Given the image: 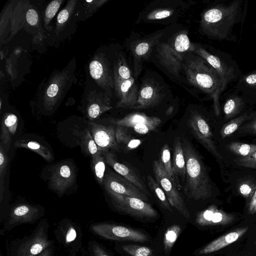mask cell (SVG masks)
Listing matches in <instances>:
<instances>
[{
	"instance_id": "obj_1",
	"label": "cell",
	"mask_w": 256,
	"mask_h": 256,
	"mask_svg": "<svg viewBox=\"0 0 256 256\" xmlns=\"http://www.w3.org/2000/svg\"><path fill=\"white\" fill-rule=\"evenodd\" d=\"M243 0L222 1L214 4L204 11L200 20L201 32L208 37L220 41L235 42L234 26L244 22L247 4Z\"/></svg>"
},
{
	"instance_id": "obj_2",
	"label": "cell",
	"mask_w": 256,
	"mask_h": 256,
	"mask_svg": "<svg viewBox=\"0 0 256 256\" xmlns=\"http://www.w3.org/2000/svg\"><path fill=\"white\" fill-rule=\"evenodd\" d=\"M188 82L210 96L215 114H220V100L222 93V83L216 70L198 55L188 57L183 64Z\"/></svg>"
},
{
	"instance_id": "obj_3",
	"label": "cell",
	"mask_w": 256,
	"mask_h": 256,
	"mask_svg": "<svg viewBox=\"0 0 256 256\" xmlns=\"http://www.w3.org/2000/svg\"><path fill=\"white\" fill-rule=\"evenodd\" d=\"M186 166V182L184 190L189 198L205 200L212 194L208 175L202 162L190 142L182 138Z\"/></svg>"
},
{
	"instance_id": "obj_4",
	"label": "cell",
	"mask_w": 256,
	"mask_h": 256,
	"mask_svg": "<svg viewBox=\"0 0 256 256\" xmlns=\"http://www.w3.org/2000/svg\"><path fill=\"white\" fill-rule=\"evenodd\" d=\"M190 44L186 31L176 34L168 42L159 43L156 53L160 63L170 72L178 76L187 53L190 52Z\"/></svg>"
},
{
	"instance_id": "obj_5",
	"label": "cell",
	"mask_w": 256,
	"mask_h": 256,
	"mask_svg": "<svg viewBox=\"0 0 256 256\" xmlns=\"http://www.w3.org/2000/svg\"><path fill=\"white\" fill-rule=\"evenodd\" d=\"M49 228L48 220L41 219L30 234L12 242L10 256H38L46 249L54 246V241L49 238Z\"/></svg>"
},
{
	"instance_id": "obj_6",
	"label": "cell",
	"mask_w": 256,
	"mask_h": 256,
	"mask_svg": "<svg viewBox=\"0 0 256 256\" xmlns=\"http://www.w3.org/2000/svg\"><path fill=\"white\" fill-rule=\"evenodd\" d=\"M190 52L203 58L216 70L221 81L222 92L230 82L238 80L242 74L236 62L224 52L208 51L200 44L193 43L190 44Z\"/></svg>"
},
{
	"instance_id": "obj_7",
	"label": "cell",
	"mask_w": 256,
	"mask_h": 256,
	"mask_svg": "<svg viewBox=\"0 0 256 256\" xmlns=\"http://www.w3.org/2000/svg\"><path fill=\"white\" fill-rule=\"evenodd\" d=\"M75 64L71 61L62 70L56 72L51 76L40 94L44 108L51 110L60 102L76 80L74 70Z\"/></svg>"
},
{
	"instance_id": "obj_8",
	"label": "cell",
	"mask_w": 256,
	"mask_h": 256,
	"mask_svg": "<svg viewBox=\"0 0 256 256\" xmlns=\"http://www.w3.org/2000/svg\"><path fill=\"white\" fill-rule=\"evenodd\" d=\"M54 233L58 244L70 256H77L82 248V232L78 224L63 219L56 224Z\"/></svg>"
},
{
	"instance_id": "obj_9",
	"label": "cell",
	"mask_w": 256,
	"mask_h": 256,
	"mask_svg": "<svg viewBox=\"0 0 256 256\" xmlns=\"http://www.w3.org/2000/svg\"><path fill=\"white\" fill-rule=\"evenodd\" d=\"M90 230L101 238L112 240L144 242L148 237L144 232L109 222H95Z\"/></svg>"
},
{
	"instance_id": "obj_10",
	"label": "cell",
	"mask_w": 256,
	"mask_h": 256,
	"mask_svg": "<svg viewBox=\"0 0 256 256\" xmlns=\"http://www.w3.org/2000/svg\"><path fill=\"white\" fill-rule=\"evenodd\" d=\"M114 207L118 210L140 218H156L158 214L148 203L141 199L106 192Z\"/></svg>"
},
{
	"instance_id": "obj_11",
	"label": "cell",
	"mask_w": 256,
	"mask_h": 256,
	"mask_svg": "<svg viewBox=\"0 0 256 256\" xmlns=\"http://www.w3.org/2000/svg\"><path fill=\"white\" fill-rule=\"evenodd\" d=\"M152 168L156 181L164 191L171 206L185 218H190V213L176 184L168 176L159 160L153 162Z\"/></svg>"
},
{
	"instance_id": "obj_12",
	"label": "cell",
	"mask_w": 256,
	"mask_h": 256,
	"mask_svg": "<svg viewBox=\"0 0 256 256\" xmlns=\"http://www.w3.org/2000/svg\"><path fill=\"white\" fill-rule=\"evenodd\" d=\"M256 228V224L244 220L230 232L213 240L198 252L200 255H205L220 250L240 240H247Z\"/></svg>"
},
{
	"instance_id": "obj_13",
	"label": "cell",
	"mask_w": 256,
	"mask_h": 256,
	"mask_svg": "<svg viewBox=\"0 0 256 256\" xmlns=\"http://www.w3.org/2000/svg\"><path fill=\"white\" fill-rule=\"evenodd\" d=\"M44 214L41 206L28 204H20L12 207L4 222L3 230H10L24 224H32Z\"/></svg>"
},
{
	"instance_id": "obj_14",
	"label": "cell",
	"mask_w": 256,
	"mask_h": 256,
	"mask_svg": "<svg viewBox=\"0 0 256 256\" xmlns=\"http://www.w3.org/2000/svg\"><path fill=\"white\" fill-rule=\"evenodd\" d=\"M239 220L238 216L218 209L215 205H211L199 212L196 220L200 226H215L222 230L236 224Z\"/></svg>"
},
{
	"instance_id": "obj_15",
	"label": "cell",
	"mask_w": 256,
	"mask_h": 256,
	"mask_svg": "<svg viewBox=\"0 0 256 256\" xmlns=\"http://www.w3.org/2000/svg\"><path fill=\"white\" fill-rule=\"evenodd\" d=\"M103 185L106 192L136 198L146 202L148 200L147 195L132 182L113 172L105 174Z\"/></svg>"
},
{
	"instance_id": "obj_16",
	"label": "cell",
	"mask_w": 256,
	"mask_h": 256,
	"mask_svg": "<svg viewBox=\"0 0 256 256\" xmlns=\"http://www.w3.org/2000/svg\"><path fill=\"white\" fill-rule=\"evenodd\" d=\"M114 88L118 98L116 107L132 108L138 96V88L133 76L121 78L114 76Z\"/></svg>"
},
{
	"instance_id": "obj_17",
	"label": "cell",
	"mask_w": 256,
	"mask_h": 256,
	"mask_svg": "<svg viewBox=\"0 0 256 256\" xmlns=\"http://www.w3.org/2000/svg\"><path fill=\"white\" fill-rule=\"evenodd\" d=\"M89 71L94 82L104 90L114 88L113 72L110 69L108 62L103 53L96 54L89 65Z\"/></svg>"
},
{
	"instance_id": "obj_18",
	"label": "cell",
	"mask_w": 256,
	"mask_h": 256,
	"mask_svg": "<svg viewBox=\"0 0 256 256\" xmlns=\"http://www.w3.org/2000/svg\"><path fill=\"white\" fill-rule=\"evenodd\" d=\"M162 34L158 33L146 38L137 40L132 44L130 50L136 77L140 74L144 62L150 56L154 47L159 44Z\"/></svg>"
},
{
	"instance_id": "obj_19",
	"label": "cell",
	"mask_w": 256,
	"mask_h": 256,
	"mask_svg": "<svg viewBox=\"0 0 256 256\" xmlns=\"http://www.w3.org/2000/svg\"><path fill=\"white\" fill-rule=\"evenodd\" d=\"M188 124L199 142L215 157L222 159L213 140L210 126L204 118L198 114H194L190 116Z\"/></svg>"
},
{
	"instance_id": "obj_20",
	"label": "cell",
	"mask_w": 256,
	"mask_h": 256,
	"mask_svg": "<svg viewBox=\"0 0 256 256\" xmlns=\"http://www.w3.org/2000/svg\"><path fill=\"white\" fill-rule=\"evenodd\" d=\"M89 124L92 136L100 150L107 152L109 149H119L116 138V128L114 125L105 126L92 122Z\"/></svg>"
},
{
	"instance_id": "obj_21",
	"label": "cell",
	"mask_w": 256,
	"mask_h": 256,
	"mask_svg": "<svg viewBox=\"0 0 256 256\" xmlns=\"http://www.w3.org/2000/svg\"><path fill=\"white\" fill-rule=\"evenodd\" d=\"M75 180L76 172L73 166L63 162L53 171L50 178V186L60 196L72 186Z\"/></svg>"
},
{
	"instance_id": "obj_22",
	"label": "cell",
	"mask_w": 256,
	"mask_h": 256,
	"mask_svg": "<svg viewBox=\"0 0 256 256\" xmlns=\"http://www.w3.org/2000/svg\"><path fill=\"white\" fill-rule=\"evenodd\" d=\"M162 93L160 88L152 80L144 81L138 90L136 104L133 109L142 110L153 106L161 100Z\"/></svg>"
},
{
	"instance_id": "obj_23",
	"label": "cell",
	"mask_w": 256,
	"mask_h": 256,
	"mask_svg": "<svg viewBox=\"0 0 256 256\" xmlns=\"http://www.w3.org/2000/svg\"><path fill=\"white\" fill-rule=\"evenodd\" d=\"M87 94L86 112L90 120L98 118L102 114L111 109L110 98L108 94L95 90Z\"/></svg>"
},
{
	"instance_id": "obj_24",
	"label": "cell",
	"mask_w": 256,
	"mask_h": 256,
	"mask_svg": "<svg viewBox=\"0 0 256 256\" xmlns=\"http://www.w3.org/2000/svg\"><path fill=\"white\" fill-rule=\"evenodd\" d=\"M103 154L106 162L112 167L118 174L130 181L146 195L149 194L144 181L134 170L117 161L112 153L103 152Z\"/></svg>"
},
{
	"instance_id": "obj_25",
	"label": "cell",
	"mask_w": 256,
	"mask_h": 256,
	"mask_svg": "<svg viewBox=\"0 0 256 256\" xmlns=\"http://www.w3.org/2000/svg\"><path fill=\"white\" fill-rule=\"evenodd\" d=\"M234 90L240 94L247 104L256 102V69L242 74Z\"/></svg>"
},
{
	"instance_id": "obj_26",
	"label": "cell",
	"mask_w": 256,
	"mask_h": 256,
	"mask_svg": "<svg viewBox=\"0 0 256 256\" xmlns=\"http://www.w3.org/2000/svg\"><path fill=\"white\" fill-rule=\"evenodd\" d=\"M172 166L177 183V186L181 188L178 178L184 182L186 176V160L182 142L179 137L176 138L174 142V151Z\"/></svg>"
},
{
	"instance_id": "obj_27",
	"label": "cell",
	"mask_w": 256,
	"mask_h": 256,
	"mask_svg": "<svg viewBox=\"0 0 256 256\" xmlns=\"http://www.w3.org/2000/svg\"><path fill=\"white\" fill-rule=\"evenodd\" d=\"M18 124V119L14 114L6 113L2 119L0 143L6 152L10 147L12 136L15 134Z\"/></svg>"
},
{
	"instance_id": "obj_28",
	"label": "cell",
	"mask_w": 256,
	"mask_h": 256,
	"mask_svg": "<svg viewBox=\"0 0 256 256\" xmlns=\"http://www.w3.org/2000/svg\"><path fill=\"white\" fill-rule=\"evenodd\" d=\"M112 122L117 126L133 128L140 124L160 123L161 120L159 118L148 116L144 113L133 112L122 118L113 120Z\"/></svg>"
},
{
	"instance_id": "obj_29",
	"label": "cell",
	"mask_w": 256,
	"mask_h": 256,
	"mask_svg": "<svg viewBox=\"0 0 256 256\" xmlns=\"http://www.w3.org/2000/svg\"><path fill=\"white\" fill-rule=\"evenodd\" d=\"M247 103L242 96L234 90L228 94L223 106L226 118H232L242 111Z\"/></svg>"
},
{
	"instance_id": "obj_30",
	"label": "cell",
	"mask_w": 256,
	"mask_h": 256,
	"mask_svg": "<svg viewBox=\"0 0 256 256\" xmlns=\"http://www.w3.org/2000/svg\"><path fill=\"white\" fill-rule=\"evenodd\" d=\"M77 2L78 0L68 1L66 7L58 14L55 30L56 36L63 33L65 28H68V23L76 18L75 10Z\"/></svg>"
},
{
	"instance_id": "obj_31",
	"label": "cell",
	"mask_w": 256,
	"mask_h": 256,
	"mask_svg": "<svg viewBox=\"0 0 256 256\" xmlns=\"http://www.w3.org/2000/svg\"><path fill=\"white\" fill-rule=\"evenodd\" d=\"M14 146L32 150L47 161L50 162L54 160L53 155L49 150L37 142L28 140H20L16 141Z\"/></svg>"
},
{
	"instance_id": "obj_32",
	"label": "cell",
	"mask_w": 256,
	"mask_h": 256,
	"mask_svg": "<svg viewBox=\"0 0 256 256\" xmlns=\"http://www.w3.org/2000/svg\"><path fill=\"white\" fill-rule=\"evenodd\" d=\"M106 160L103 152L100 151L92 156V168L97 182L100 184H103L105 176Z\"/></svg>"
},
{
	"instance_id": "obj_33",
	"label": "cell",
	"mask_w": 256,
	"mask_h": 256,
	"mask_svg": "<svg viewBox=\"0 0 256 256\" xmlns=\"http://www.w3.org/2000/svg\"><path fill=\"white\" fill-rule=\"evenodd\" d=\"M107 0H86L80 2L81 3L80 7L81 9L76 8L75 12L76 14H78L82 12L84 10V12L82 14L78 15L77 17H78L79 19L84 20L86 18L90 16L93 14L98 8H100L102 5H103Z\"/></svg>"
},
{
	"instance_id": "obj_34",
	"label": "cell",
	"mask_w": 256,
	"mask_h": 256,
	"mask_svg": "<svg viewBox=\"0 0 256 256\" xmlns=\"http://www.w3.org/2000/svg\"><path fill=\"white\" fill-rule=\"evenodd\" d=\"M159 160L168 176L177 186L171 162L170 149L167 144H165L160 150Z\"/></svg>"
},
{
	"instance_id": "obj_35",
	"label": "cell",
	"mask_w": 256,
	"mask_h": 256,
	"mask_svg": "<svg viewBox=\"0 0 256 256\" xmlns=\"http://www.w3.org/2000/svg\"><path fill=\"white\" fill-rule=\"evenodd\" d=\"M147 180L149 187L156 196L162 206L169 210H172V206L168 200L164 191L160 186L150 175L148 176Z\"/></svg>"
},
{
	"instance_id": "obj_36",
	"label": "cell",
	"mask_w": 256,
	"mask_h": 256,
	"mask_svg": "<svg viewBox=\"0 0 256 256\" xmlns=\"http://www.w3.org/2000/svg\"><path fill=\"white\" fill-rule=\"evenodd\" d=\"M81 145L84 152L91 157L99 152L100 150L88 130L84 132L81 137Z\"/></svg>"
},
{
	"instance_id": "obj_37",
	"label": "cell",
	"mask_w": 256,
	"mask_h": 256,
	"mask_svg": "<svg viewBox=\"0 0 256 256\" xmlns=\"http://www.w3.org/2000/svg\"><path fill=\"white\" fill-rule=\"evenodd\" d=\"M8 157L2 144H0V204H2L4 192V181L8 164Z\"/></svg>"
},
{
	"instance_id": "obj_38",
	"label": "cell",
	"mask_w": 256,
	"mask_h": 256,
	"mask_svg": "<svg viewBox=\"0 0 256 256\" xmlns=\"http://www.w3.org/2000/svg\"><path fill=\"white\" fill-rule=\"evenodd\" d=\"M228 148L232 152L242 157L248 156L256 151V144L238 142L230 143Z\"/></svg>"
},
{
	"instance_id": "obj_39",
	"label": "cell",
	"mask_w": 256,
	"mask_h": 256,
	"mask_svg": "<svg viewBox=\"0 0 256 256\" xmlns=\"http://www.w3.org/2000/svg\"><path fill=\"white\" fill-rule=\"evenodd\" d=\"M120 248L130 256H151L152 252L150 248L140 245L124 244Z\"/></svg>"
},
{
	"instance_id": "obj_40",
	"label": "cell",
	"mask_w": 256,
	"mask_h": 256,
	"mask_svg": "<svg viewBox=\"0 0 256 256\" xmlns=\"http://www.w3.org/2000/svg\"><path fill=\"white\" fill-rule=\"evenodd\" d=\"M250 116V114L248 112H245L240 116L232 120L224 126L222 130L220 132L222 136L224 138L232 134L237 130L240 124Z\"/></svg>"
},
{
	"instance_id": "obj_41",
	"label": "cell",
	"mask_w": 256,
	"mask_h": 256,
	"mask_svg": "<svg viewBox=\"0 0 256 256\" xmlns=\"http://www.w3.org/2000/svg\"><path fill=\"white\" fill-rule=\"evenodd\" d=\"M180 232V228L178 226H173L166 231L164 238V245L165 250L169 251L174 244Z\"/></svg>"
},
{
	"instance_id": "obj_42",
	"label": "cell",
	"mask_w": 256,
	"mask_h": 256,
	"mask_svg": "<svg viewBox=\"0 0 256 256\" xmlns=\"http://www.w3.org/2000/svg\"><path fill=\"white\" fill-rule=\"evenodd\" d=\"M62 2V0H54L46 6L44 16V23L46 28L58 11Z\"/></svg>"
},
{
	"instance_id": "obj_43",
	"label": "cell",
	"mask_w": 256,
	"mask_h": 256,
	"mask_svg": "<svg viewBox=\"0 0 256 256\" xmlns=\"http://www.w3.org/2000/svg\"><path fill=\"white\" fill-rule=\"evenodd\" d=\"M174 12V10L170 8H158L149 12L147 14L146 18L148 20L164 19L171 16Z\"/></svg>"
},
{
	"instance_id": "obj_44",
	"label": "cell",
	"mask_w": 256,
	"mask_h": 256,
	"mask_svg": "<svg viewBox=\"0 0 256 256\" xmlns=\"http://www.w3.org/2000/svg\"><path fill=\"white\" fill-rule=\"evenodd\" d=\"M88 250L90 256H111L104 247L96 240H90Z\"/></svg>"
},
{
	"instance_id": "obj_45",
	"label": "cell",
	"mask_w": 256,
	"mask_h": 256,
	"mask_svg": "<svg viewBox=\"0 0 256 256\" xmlns=\"http://www.w3.org/2000/svg\"><path fill=\"white\" fill-rule=\"evenodd\" d=\"M256 190V186L250 182H243L239 186L240 193L246 198L250 200Z\"/></svg>"
},
{
	"instance_id": "obj_46",
	"label": "cell",
	"mask_w": 256,
	"mask_h": 256,
	"mask_svg": "<svg viewBox=\"0 0 256 256\" xmlns=\"http://www.w3.org/2000/svg\"><path fill=\"white\" fill-rule=\"evenodd\" d=\"M236 162L244 167L256 168V151L248 156L238 159Z\"/></svg>"
},
{
	"instance_id": "obj_47",
	"label": "cell",
	"mask_w": 256,
	"mask_h": 256,
	"mask_svg": "<svg viewBox=\"0 0 256 256\" xmlns=\"http://www.w3.org/2000/svg\"><path fill=\"white\" fill-rule=\"evenodd\" d=\"M160 123L140 124H136L132 128L134 130L140 134H146L153 131L159 126Z\"/></svg>"
},
{
	"instance_id": "obj_48",
	"label": "cell",
	"mask_w": 256,
	"mask_h": 256,
	"mask_svg": "<svg viewBox=\"0 0 256 256\" xmlns=\"http://www.w3.org/2000/svg\"><path fill=\"white\" fill-rule=\"evenodd\" d=\"M246 213L244 219L250 222L252 216H256V190L248 204Z\"/></svg>"
},
{
	"instance_id": "obj_49",
	"label": "cell",
	"mask_w": 256,
	"mask_h": 256,
	"mask_svg": "<svg viewBox=\"0 0 256 256\" xmlns=\"http://www.w3.org/2000/svg\"><path fill=\"white\" fill-rule=\"evenodd\" d=\"M246 247L252 256H256V228L248 238Z\"/></svg>"
},
{
	"instance_id": "obj_50",
	"label": "cell",
	"mask_w": 256,
	"mask_h": 256,
	"mask_svg": "<svg viewBox=\"0 0 256 256\" xmlns=\"http://www.w3.org/2000/svg\"><path fill=\"white\" fill-rule=\"evenodd\" d=\"M116 138L118 144H128L130 140V136L122 130V126H116Z\"/></svg>"
},
{
	"instance_id": "obj_51",
	"label": "cell",
	"mask_w": 256,
	"mask_h": 256,
	"mask_svg": "<svg viewBox=\"0 0 256 256\" xmlns=\"http://www.w3.org/2000/svg\"><path fill=\"white\" fill-rule=\"evenodd\" d=\"M26 20L28 24L32 26L36 25L38 22V14L34 9L29 10L26 14Z\"/></svg>"
},
{
	"instance_id": "obj_52",
	"label": "cell",
	"mask_w": 256,
	"mask_h": 256,
	"mask_svg": "<svg viewBox=\"0 0 256 256\" xmlns=\"http://www.w3.org/2000/svg\"><path fill=\"white\" fill-rule=\"evenodd\" d=\"M223 256H252L248 250L245 248L242 249L235 250L227 254H224Z\"/></svg>"
},
{
	"instance_id": "obj_53",
	"label": "cell",
	"mask_w": 256,
	"mask_h": 256,
	"mask_svg": "<svg viewBox=\"0 0 256 256\" xmlns=\"http://www.w3.org/2000/svg\"><path fill=\"white\" fill-rule=\"evenodd\" d=\"M54 246H52L41 252L38 256H54Z\"/></svg>"
},
{
	"instance_id": "obj_54",
	"label": "cell",
	"mask_w": 256,
	"mask_h": 256,
	"mask_svg": "<svg viewBox=\"0 0 256 256\" xmlns=\"http://www.w3.org/2000/svg\"><path fill=\"white\" fill-rule=\"evenodd\" d=\"M141 140H130L128 144V147L130 149H133L138 146L141 144Z\"/></svg>"
},
{
	"instance_id": "obj_55",
	"label": "cell",
	"mask_w": 256,
	"mask_h": 256,
	"mask_svg": "<svg viewBox=\"0 0 256 256\" xmlns=\"http://www.w3.org/2000/svg\"><path fill=\"white\" fill-rule=\"evenodd\" d=\"M250 125L251 129L255 132H256V117L254 119L253 121L251 122Z\"/></svg>"
},
{
	"instance_id": "obj_56",
	"label": "cell",
	"mask_w": 256,
	"mask_h": 256,
	"mask_svg": "<svg viewBox=\"0 0 256 256\" xmlns=\"http://www.w3.org/2000/svg\"><path fill=\"white\" fill-rule=\"evenodd\" d=\"M172 111L173 108L172 106L170 107L166 112V114L170 115L172 113Z\"/></svg>"
},
{
	"instance_id": "obj_57",
	"label": "cell",
	"mask_w": 256,
	"mask_h": 256,
	"mask_svg": "<svg viewBox=\"0 0 256 256\" xmlns=\"http://www.w3.org/2000/svg\"><path fill=\"white\" fill-rule=\"evenodd\" d=\"M0 256H2V252L0 253Z\"/></svg>"
}]
</instances>
